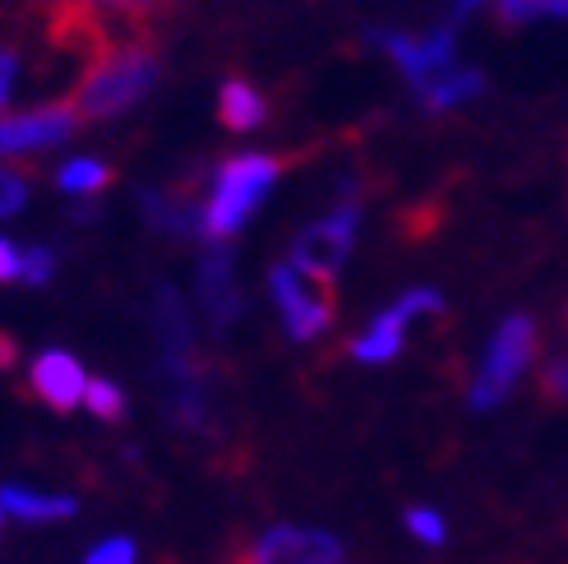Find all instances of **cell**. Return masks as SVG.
Returning <instances> with one entry per match:
<instances>
[{
    "mask_svg": "<svg viewBox=\"0 0 568 564\" xmlns=\"http://www.w3.org/2000/svg\"><path fill=\"white\" fill-rule=\"evenodd\" d=\"M158 83V56L149 42H102L89 70L74 83V107L83 121L125 117L134 102H144Z\"/></svg>",
    "mask_w": 568,
    "mask_h": 564,
    "instance_id": "obj_1",
    "label": "cell"
},
{
    "mask_svg": "<svg viewBox=\"0 0 568 564\" xmlns=\"http://www.w3.org/2000/svg\"><path fill=\"white\" fill-rule=\"evenodd\" d=\"M282 177V162L273 153H241L226 158L213 172V190L204 200V236L209 241H226L236 236L250 213L264 204V194L273 190V181Z\"/></svg>",
    "mask_w": 568,
    "mask_h": 564,
    "instance_id": "obj_2",
    "label": "cell"
},
{
    "mask_svg": "<svg viewBox=\"0 0 568 564\" xmlns=\"http://www.w3.org/2000/svg\"><path fill=\"white\" fill-rule=\"evenodd\" d=\"M273 296L282 305L287 333L301 338V343H305V338H315V333H324L333 324V315H337V288H333V278H315V273L296 269L292 260L273 269Z\"/></svg>",
    "mask_w": 568,
    "mask_h": 564,
    "instance_id": "obj_3",
    "label": "cell"
},
{
    "mask_svg": "<svg viewBox=\"0 0 568 564\" xmlns=\"http://www.w3.org/2000/svg\"><path fill=\"white\" fill-rule=\"evenodd\" d=\"M83 125L79 107L65 102H42L28 111H0V158H28V153H47Z\"/></svg>",
    "mask_w": 568,
    "mask_h": 564,
    "instance_id": "obj_4",
    "label": "cell"
},
{
    "mask_svg": "<svg viewBox=\"0 0 568 564\" xmlns=\"http://www.w3.org/2000/svg\"><path fill=\"white\" fill-rule=\"evenodd\" d=\"M531 352H536V329H531V320L514 315V320H508V324L495 333L490 356H486V371H480L471 399H476L480 407H490L495 399H504V393L514 389V380L527 371Z\"/></svg>",
    "mask_w": 568,
    "mask_h": 564,
    "instance_id": "obj_5",
    "label": "cell"
},
{
    "mask_svg": "<svg viewBox=\"0 0 568 564\" xmlns=\"http://www.w3.org/2000/svg\"><path fill=\"white\" fill-rule=\"evenodd\" d=\"M343 560H347L343 542L315 527H273L236 555V564H343Z\"/></svg>",
    "mask_w": 568,
    "mask_h": 564,
    "instance_id": "obj_6",
    "label": "cell"
},
{
    "mask_svg": "<svg viewBox=\"0 0 568 564\" xmlns=\"http://www.w3.org/2000/svg\"><path fill=\"white\" fill-rule=\"evenodd\" d=\"M352 232H356V204L333 209L324 222L301 232V241L292 245V264L315 273V278H333L337 269H343L347 250H352Z\"/></svg>",
    "mask_w": 568,
    "mask_h": 564,
    "instance_id": "obj_7",
    "label": "cell"
},
{
    "mask_svg": "<svg viewBox=\"0 0 568 564\" xmlns=\"http://www.w3.org/2000/svg\"><path fill=\"white\" fill-rule=\"evenodd\" d=\"M379 47L393 56V66L412 79L420 93L430 79L453 70V28H435V33H384Z\"/></svg>",
    "mask_w": 568,
    "mask_h": 564,
    "instance_id": "obj_8",
    "label": "cell"
},
{
    "mask_svg": "<svg viewBox=\"0 0 568 564\" xmlns=\"http://www.w3.org/2000/svg\"><path fill=\"white\" fill-rule=\"evenodd\" d=\"M28 384H33V393L51 412H74L83 403V393H89L83 365L61 348H47L42 356H33V365H28Z\"/></svg>",
    "mask_w": 568,
    "mask_h": 564,
    "instance_id": "obj_9",
    "label": "cell"
},
{
    "mask_svg": "<svg viewBox=\"0 0 568 564\" xmlns=\"http://www.w3.org/2000/svg\"><path fill=\"white\" fill-rule=\"evenodd\" d=\"M420 305H425V310H439V296H435V292H412V296H403L393 310H384V315L356 338L352 356H356V361H388V356H397V352H403V324L416 315Z\"/></svg>",
    "mask_w": 568,
    "mask_h": 564,
    "instance_id": "obj_10",
    "label": "cell"
},
{
    "mask_svg": "<svg viewBox=\"0 0 568 564\" xmlns=\"http://www.w3.org/2000/svg\"><path fill=\"white\" fill-rule=\"evenodd\" d=\"M217 117H222L226 130L245 134V130H260V125H264L268 102H264V93L254 89V83H245V79H226V83H222V93H217Z\"/></svg>",
    "mask_w": 568,
    "mask_h": 564,
    "instance_id": "obj_11",
    "label": "cell"
},
{
    "mask_svg": "<svg viewBox=\"0 0 568 564\" xmlns=\"http://www.w3.org/2000/svg\"><path fill=\"white\" fill-rule=\"evenodd\" d=\"M0 510L23 518V523H55L74 514L70 495H47V491H28V486H6L0 491Z\"/></svg>",
    "mask_w": 568,
    "mask_h": 564,
    "instance_id": "obj_12",
    "label": "cell"
},
{
    "mask_svg": "<svg viewBox=\"0 0 568 564\" xmlns=\"http://www.w3.org/2000/svg\"><path fill=\"white\" fill-rule=\"evenodd\" d=\"M480 89H486V79H480V70H463V66H453L444 70L439 79H430L420 89V102L430 107V111H453V107H463L467 98H476Z\"/></svg>",
    "mask_w": 568,
    "mask_h": 564,
    "instance_id": "obj_13",
    "label": "cell"
},
{
    "mask_svg": "<svg viewBox=\"0 0 568 564\" xmlns=\"http://www.w3.org/2000/svg\"><path fill=\"white\" fill-rule=\"evenodd\" d=\"M144 209L166 232H204V209L185 200V194H149Z\"/></svg>",
    "mask_w": 568,
    "mask_h": 564,
    "instance_id": "obj_14",
    "label": "cell"
},
{
    "mask_svg": "<svg viewBox=\"0 0 568 564\" xmlns=\"http://www.w3.org/2000/svg\"><path fill=\"white\" fill-rule=\"evenodd\" d=\"M55 185L65 194H98L111 185V167L98 162V158H70L61 172H55Z\"/></svg>",
    "mask_w": 568,
    "mask_h": 564,
    "instance_id": "obj_15",
    "label": "cell"
},
{
    "mask_svg": "<svg viewBox=\"0 0 568 564\" xmlns=\"http://www.w3.org/2000/svg\"><path fill=\"white\" fill-rule=\"evenodd\" d=\"M204 301L213 305V315H232L236 310V296H232V273H226V255L222 250H213V255L204 260Z\"/></svg>",
    "mask_w": 568,
    "mask_h": 564,
    "instance_id": "obj_16",
    "label": "cell"
},
{
    "mask_svg": "<svg viewBox=\"0 0 568 564\" xmlns=\"http://www.w3.org/2000/svg\"><path fill=\"white\" fill-rule=\"evenodd\" d=\"M504 23H536V19H568V0H490Z\"/></svg>",
    "mask_w": 568,
    "mask_h": 564,
    "instance_id": "obj_17",
    "label": "cell"
},
{
    "mask_svg": "<svg viewBox=\"0 0 568 564\" xmlns=\"http://www.w3.org/2000/svg\"><path fill=\"white\" fill-rule=\"evenodd\" d=\"M83 403H89V412H93L98 421H121L125 393L111 384V380H89V393H83Z\"/></svg>",
    "mask_w": 568,
    "mask_h": 564,
    "instance_id": "obj_18",
    "label": "cell"
},
{
    "mask_svg": "<svg viewBox=\"0 0 568 564\" xmlns=\"http://www.w3.org/2000/svg\"><path fill=\"white\" fill-rule=\"evenodd\" d=\"M79 10H89L93 19L98 14H125V19H144L153 14L158 6H166V0H74Z\"/></svg>",
    "mask_w": 568,
    "mask_h": 564,
    "instance_id": "obj_19",
    "label": "cell"
},
{
    "mask_svg": "<svg viewBox=\"0 0 568 564\" xmlns=\"http://www.w3.org/2000/svg\"><path fill=\"white\" fill-rule=\"evenodd\" d=\"M23 200H28V177L0 162V218H14L23 209Z\"/></svg>",
    "mask_w": 568,
    "mask_h": 564,
    "instance_id": "obj_20",
    "label": "cell"
},
{
    "mask_svg": "<svg viewBox=\"0 0 568 564\" xmlns=\"http://www.w3.org/2000/svg\"><path fill=\"white\" fill-rule=\"evenodd\" d=\"M51 273H55V255L47 245H33V250H23V282H51Z\"/></svg>",
    "mask_w": 568,
    "mask_h": 564,
    "instance_id": "obj_21",
    "label": "cell"
},
{
    "mask_svg": "<svg viewBox=\"0 0 568 564\" xmlns=\"http://www.w3.org/2000/svg\"><path fill=\"white\" fill-rule=\"evenodd\" d=\"M83 564H134V542L130 537H111V542L93 546Z\"/></svg>",
    "mask_w": 568,
    "mask_h": 564,
    "instance_id": "obj_22",
    "label": "cell"
},
{
    "mask_svg": "<svg viewBox=\"0 0 568 564\" xmlns=\"http://www.w3.org/2000/svg\"><path fill=\"white\" fill-rule=\"evenodd\" d=\"M14 83H19V51L0 42V111L10 107V98H14Z\"/></svg>",
    "mask_w": 568,
    "mask_h": 564,
    "instance_id": "obj_23",
    "label": "cell"
},
{
    "mask_svg": "<svg viewBox=\"0 0 568 564\" xmlns=\"http://www.w3.org/2000/svg\"><path fill=\"white\" fill-rule=\"evenodd\" d=\"M407 527L416 532L420 542H430V546L444 542V518H439L435 510H412V514H407Z\"/></svg>",
    "mask_w": 568,
    "mask_h": 564,
    "instance_id": "obj_24",
    "label": "cell"
},
{
    "mask_svg": "<svg viewBox=\"0 0 568 564\" xmlns=\"http://www.w3.org/2000/svg\"><path fill=\"white\" fill-rule=\"evenodd\" d=\"M14 278H23V250L10 236H0V282H14Z\"/></svg>",
    "mask_w": 568,
    "mask_h": 564,
    "instance_id": "obj_25",
    "label": "cell"
},
{
    "mask_svg": "<svg viewBox=\"0 0 568 564\" xmlns=\"http://www.w3.org/2000/svg\"><path fill=\"white\" fill-rule=\"evenodd\" d=\"M546 399H568V365H555L546 375Z\"/></svg>",
    "mask_w": 568,
    "mask_h": 564,
    "instance_id": "obj_26",
    "label": "cell"
},
{
    "mask_svg": "<svg viewBox=\"0 0 568 564\" xmlns=\"http://www.w3.org/2000/svg\"><path fill=\"white\" fill-rule=\"evenodd\" d=\"M10 365H14V338L0 333V371H10Z\"/></svg>",
    "mask_w": 568,
    "mask_h": 564,
    "instance_id": "obj_27",
    "label": "cell"
},
{
    "mask_svg": "<svg viewBox=\"0 0 568 564\" xmlns=\"http://www.w3.org/2000/svg\"><path fill=\"white\" fill-rule=\"evenodd\" d=\"M480 6H490V0H453V19H467V14H476Z\"/></svg>",
    "mask_w": 568,
    "mask_h": 564,
    "instance_id": "obj_28",
    "label": "cell"
},
{
    "mask_svg": "<svg viewBox=\"0 0 568 564\" xmlns=\"http://www.w3.org/2000/svg\"><path fill=\"white\" fill-rule=\"evenodd\" d=\"M0 523H6V510H0Z\"/></svg>",
    "mask_w": 568,
    "mask_h": 564,
    "instance_id": "obj_29",
    "label": "cell"
}]
</instances>
